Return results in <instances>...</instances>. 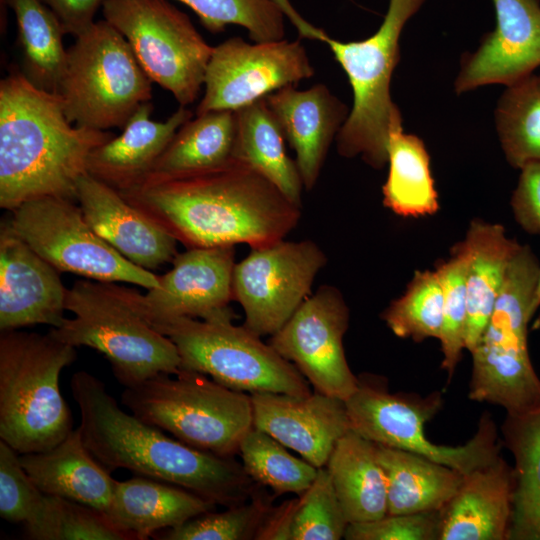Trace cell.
Masks as SVG:
<instances>
[{"label": "cell", "mask_w": 540, "mask_h": 540, "mask_svg": "<svg viewBox=\"0 0 540 540\" xmlns=\"http://www.w3.org/2000/svg\"><path fill=\"white\" fill-rule=\"evenodd\" d=\"M70 388L80 412L83 442L109 472L126 469L226 508L260 491L262 486L248 476L242 463L194 448L125 412L89 372L73 374Z\"/></svg>", "instance_id": "7a4b0ae2"}, {"label": "cell", "mask_w": 540, "mask_h": 540, "mask_svg": "<svg viewBox=\"0 0 540 540\" xmlns=\"http://www.w3.org/2000/svg\"><path fill=\"white\" fill-rule=\"evenodd\" d=\"M468 253L465 349L479 341L500 295L510 263L521 244L504 226L474 219L461 241Z\"/></svg>", "instance_id": "4316f807"}, {"label": "cell", "mask_w": 540, "mask_h": 540, "mask_svg": "<svg viewBox=\"0 0 540 540\" xmlns=\"http://www.w3.org/2000/svg\"><path fill=\"white\" fill-rule=\"evenodd\" d=\"M121 403L144 422L221 457L238 454L253 427L250 394L192 370L159 374L124 387Z\"/></svg>", "instance_id": "52a82bcc"}, {"label": "cell", "mask_w": 540, "mask_h": 540, "mask_svg": "<svg viewBox=\"0 0 540 540\" xmlns=\"http://www.w3.org/2000/svg\"><path fill=\"white\" fill-rule=\"evenodd\" d=\"M348 524L328 470L318 468L314 481L297 500L291 540H339Z\"/></svg>", "instance_id": "b9f144b4"}, {"label": "cell", "mask_w": 540, "mask_h": 540, "mask_svg": "<svg viewBox=\"0 0 540 540\" xmlns=\"http://www.w3.org/2000/svg\"><path fill=\"white\" fill-rule=\"evenodd\" d=\"M253 427L297 452L316 468L324 467L337 441L351 429L344 401L314 391L307 396L250 394Z\"/></svg>", "instance_id": "ffe728a7"}, {"label": "cell", "mask_w": 540, "mask_h": 540, "mask_svg": "<svg viewBox=\"0 0 540 540\" xmlns=\"http://www.w3.org/2000/svg\"><path fill=\"white\" fill-rule=\"evenodd\" d=\"M514 497V469L499 455L463 476L439 511L438 540L509 539Z\"/></svg>", "instance_id": "603a6c76"}, {"label": "cell", "mask_w": 540, "mask_h": 540, "mask_svg": "<svg viewBox=\"0 0 540 540\" xmlns=\"http://www.w3.org/2000/svg\"><path fill=\"white\" fill-rule=\"evenodd\" d=\"M172 263V269L158 276V285L144 295L120 286L143 318H233L229 303L234 300V246L188 248Z\"/></svg>", "instance_id": "e0dca14e"}, {"label": "cell", "mask_w": 540, "mask_h": 540, "mask_svg": "<svg viewBox=\"0 0 540 540\" xmlns=\"http://www.w3.org/2000/svg\"><path fill=\"white\" fill-rule=\"evenodd\" d=\"M19 456L27 474L44 494L104 514L108 510L118 481L87 449L79 426L55 447Z\"/></svg>", "instance_id": "d4e9b609"}, {"label": "cell", "mask_w": 540, "mask_h": 540, "mask_svg": "<svg viewBox=\"0 0 540 540\" xmlns=\"http://www.w3.org/2000/svg\"><path fill=\"white\" fill-rule=\"evenodd\" d=\"M496 130L510 166L540 161V74L509 86L495 109Z\"/></svg>", "instance_id": "836d02e7"}, {"label": "cell", "mask_w": 540, "mask_h": 540, "mask_svg": "<svg viewBox=\"0 0 540 540\" xmlns=\"http://www.w3.org/2000/svg\"><path fill=\"white\" fill-rule=\"evenodd\" d=\"M439 511L386 514L368 522L349 523L344 538L347 540H438Z\"/></svg>", "instance_id": "ee69618b"}, {"label": "cell", "mask_w": 540, "mask_h": 540, "mask_svg": "<svg viewBox=\"0 0 540 540\" xmlns=\"http://www.w3.org/2000/svg\"><path fill=\"white\" fill-rule=\"evenodd\" d=\"M325 467L349 523L387 514V480L376 443L350 429L337 441Z\"/></svg>", "instance_id": "83f0119b"}, {"label": "cell", "mask_w": 540, "mask_h": 540, "mask_svg": "<svg viewBox=\"0 0 540 540\" xmlns=\"http://www.w3.org/2000/svg\"><path fill=\"white\" fill-rule=\"evenodd\" d=\"M467 269L468 253L462 242L454 245L450 257L437 262L435 267L444 295L443 326L438 339L443 354L441 367L448 373L449 379L465 349Z\"/></svg>", "instance_id": "60d3db41"}, {"label": "cell", "mask_w": 540, "mask_h": 540, "mask_svg": "<svg viewBox=\"0 0 540 540\" xmlns=\"http://www.w3.org/2000/svg\"><path fill=\"white\" fill-rule=\"evenodd\" d=\"M6 222L59 272L100 282H127L150 289L158 276L135 265L102 239L86 222L76 201L44 197L27 201Z\"/></svg>", "instance_id": "4fadbf2b"}, {"label": "cell", "mask_w": 540, "mask_h": 540, "mask_svg": "<svg viewBox=\"0 0 540 540\" xmlns=\"http://www.w3.org/2000/svg\"><path fill=\"white\" fill-rule=\"evenodd\" d=\"M190 7L213 33L235 24L257 43L284 39V13L276 0H177Z\"/></svg>", "instance_id": "ab89813d"}, {"label": "cell", "mask_w": 540, "mask_h": 540, "mask_svg": "<svg viewBox=\"0 0 540 540\" xmlns=\"http://www.w3.org/2000/svg\"><path fill=\"white\" fill-rule=\"evenodd\" d=\"M502 433L515 463V515L540 497V400L520 412L507 413Z\"/></svg>", "instance_id": "f35d334b"}, {"label": "cell", "mask_w": 540, "mask_h": 540, "mask_svg": "<svg viewBox=\"0 0 540 540\" xmlns=\"http://www.w3.org/2000/svg\"><path fill=\"white\" fill-rule=\"evenodd\" d=\"M153 105L141 104L119 136L95 148L87 162V172L119 192L140 183L169 144L177 130L192 118L180 106L166 121L150 119Z\"/></svg>", "instance_id": "cb8c5ba5"}, {"label": "cell", "mask_w": 540, "mask_h": 540, "mask_svg": "<svg viewBox=\"0 0 540 540\" xmlns=\"http://www.w3.org/2000/svg\"><path fill=\"white\" fill-rule=\"evenodd\" d=\"M539 273L537 256L529 245L521 244L485 330L470 352L471 400L499 405L507 413L520 412L540 400V379L528 348Z\"/></svg>", "instance_id": "8992f818"}, {"label": "cell", "mask_w": 540, "mask_h": 540, "mask_svg": "<svg viewBox=\"0 0 540 540\" xmlns=\"http://www.w3.org/2000/svg\"><path fill=\"white\" fill-rule=\"evenodd\" d=\"M388 176L382 187L383 204L402 217H423L439 209L438 193L430 169V156L424 142L405 134L402 122L390 131Z\"/></svg>", "instance_id": "1f68e13d"}, {"label": "cell", "mask_w": 540, "mask_h": 540, "mask_svg": "<svg viewBox=\"0 0 540 540\" xmlns=\"http://www.w3.org/2000/svg\"><path fill=\"white\" fill-rule=\"evenodd\" d=\"M496 26L462 56L457 94L490 84L509 86L540 66L539 0H492Z\"/></svg>", "instance_id": "ac0fdd59"}, {"label": "cell", "mask_w": 540, "mask_h": 540, "mask_svg": "<svg viewBox=\"0 0 540 540\" xmlns=\"http://www.w3.org/2000/svg\"><path fill=\"white\" fill-rule=\"evenodd\" d=\"M441 402L439 392L425 398L390 393L381 380L360 376L357 389L345 404L351 429L366 439L424 456L463 475L500 455L496 425L489 413L482 415L476 433L463 445H437L429 440L424 426Z\"/></svg>", "instance_id": "8fae6325"}, {"label": "cell", "mask_w": 540, "mask_h": 540, "mask_svg": "<svg viewBox=\"0 0 540 540\" xmlns=\"http://www.w3.org/2000/svg\"><path fill=\"white\" fill-rule=\"evenodd\" d=\"M60 22L65 34L77 37L94 24V17L106 0H40Z\"/></svg>", "instance_id": "bcb514c9"}, {"label": "cell", "mask_w": 540, "mask_h": 540, "mask_svg": "<svg viewBox=\"0 0 540 540\" xmlns=\"http://www.w3.org/2000/svg\"><path fill=\"white\" fill-rule=\"evenodd\" d=\"M326 261L311 240L253 247L233 271V299L243 308L244 326L260 337L277 332L310 295Z\"/></svg>", "instance_id": "5bb4252c"}, {"label": "cell", "mask_w": 540, "mask_h": 540, "mask_svg": "<svg viewBox=\"0 0 540 540\" xmlns=\"http://www.w3.org/2000/svg\"><path fill=\"white\" fill-rule=\"evenodd\" d=\"M113 137L72 125L60 94L13 67L0 81V207L12 211L44 197L76 201L91 152Z\"/></svg>", "instance_id": "3957f363"}, {"label": "cell", "mask_w": 540, "mask_h": 540, "mask_svg": "<svg viewBox=\"0 0 540 540\" xmlns=\"http://www.w3.org/2000/svg\"><path fill=\"white\" fill-rule=\"evenodd\" d=\"M265 100L296 153L304 188L311 190L350 111L324 84L306 90L286 86L267 95Z\"/></svg>", "instance_id": "7402d4cb"}, {"label": "cell", "mask_w": 540, "mask_h": 540, "mask_svg": "<svg viewBox=\"0 0 540 540\" xmlns=\"http://www.w3.org/2000/svg\"><path fill=\"white\" fill-rule=\"evenodd\" d=\"M425 0H389L378 30L360 41L342 42L298 15L291 22L301 37L325 42L345 71L353 91V106L336 137L337 152L345 158L360 156L375 169L388 162L391 128L402 122L392 101L390 84L400 60L399 39L407 21Z\"/></svg>", "instance_id": "277c9868"}, {"label": "cell", "mask_w": 540, "mask_h": 540, "mask_svg": "<svg viewBox=\"0 0 540 540\" xmlns=\"http://www.w3.org/2000/svg\"><path fill=\"white\" fill-rule=\"evenodd\" d=\"M314 74L304 46L285 39L250 44L232 37L215 46L196 115L236 111Z\"/></svg>", "instance_id": "9a60e30c"}, {"label": "cell", "mask_w": 540, "mask_h": 540, "mask_svg": "<svg viewBox=\"0 0 540 540\" xmlns=\"http://www.w3.org/2000/svg\"><path fill=\"white\" fill-rule=\"evenodd\" d=\"M216 504L174 484L138 476L118 481L107 518L131 540L182 525Z\"/></svg>", "instance_id": "484cf974"}, {"label": "cell", "mask_w": 540, "mask_h": 540, "mask_svg": "<svg viewBox=\"0 0 540 540\" xmlns=\"http://www.w3.org/2000/svg\"><path fill=\"white\" fill-rule=\"evenodd\" d=\"M443 310L444 295L437 272L416 270L405 292L389 304L381 318L397 337L421 342L440 338Z\"/></svg>", "instance_id": "d590c367"}, {"label": "cell", "mask_w": 540, "mask_h": 540, "mask_svg": "<svg viewBox=\"0 0 540 540\" xmlns=\"http://www.w3.org/2000/svg\"><path fill=\"white\" fill-rule=\"evenodd\" d=\"M248 476L278 497L286 493L302 495L314 481L318 468L290 454L267 433L252 427L243 437L239 453Z\"/></svg>", "instance_id": "e575fe53"}, {"label": "cell", "mask_w": 540, "mask_h": 540, "mask_svg": "<svg viewBox=\"0 0 540 540\" xmlns=\"http://www.w3.org/2000/svg\"><path fill=\"white\" fill-rule=\"evenodd\" d=\"M236 129L233 110L196 115L177 130L144 179L182 175L226 164L233 159Z\"/></svg>", "instance_id": "4dcf8cb0"}, {"label": "cell", "mask_w": 540, "mask_h": 540, "mask_svg": "<svg viewBox=\"0 0 540 540\" xmlns=\"http://www.w3.org/2000/svg\"><path fill=\"white\" fill-rule=\"evenodd\" d=\"M76 347L19 330L0 334V439L19 454L49 450L73 430L60 375Z\"/></svg>", "instance_id": "5b68a950"}, {"label": "cell", "mask_w": 540, "mask_h": 540, "mask_svg": "<svg viewBox=\"0 0 540 540\" xmlns=\"http://www.w3.org/2000/svg\"><path fill=\"white\" fill-rule=\"evenodd\" d=\"M14 12L21 69L36 87L59 94L66 65L65 35L53 12L40 0H1Z\"/></svg>", "instance_id": "d6a6232c"}, {"label": "cell", "mask_w": 540, "mask_h": 540, "mask_svg": "<svg viewBox=\"0 0 540 540\" xmlns=\"http://www.w3.org/2000/svg\"><path fill=\"white\" fill-rule=\"evenodd\" d=\"M65 308L73 318H65L49 333L63 343L104 354L124 387L181 369L174 343L144 319L113 282L77 280L67 289Z\"/></svg>", "instance_id": "ba28073f"}, {"label": "cell", "mask_w": 540, "mask_h": 540, "mask_svg": "<svg viewBox=\"0 0 540 540\" xmlns=\"http://www.w3.org/2000/svg\"><path fill=\"white\" fill-rule=\"evenodd\" d=\"M349 309L341 292L328 285L309 295L269 344L290 361L314 391L346 401L357 389L343 347Z\"/></svg>", "instance_id": "2e32d148"}, {"label": "cell", "mask_w": 540, "mask_h": 540, "mask_svg": "<svg viewBox=\"0 0 540 540\" xmlns=\"http://www.w3.org/2000/svg\"><path fill=\"white\" fill-rule=\"evenodd\" d=\"M59 271L22 240L6 221L0 228V330L64 321L67 288Z\"/></svg>", "instance_id": "d6986e66"}, {"label": "cell", "mask_w": 540, "mask_h": 540, "mask_svg": "<svg viewBox=\"0 0 540 540\" xmlns=\"http://www.w3.org/2000/svg\"><path fill=\"white\" fill-rule=\"evenodd\" d=\"M76 201L89 226L135 265L154 270L178 254L172 235L88 173L78 182Z\"/></svg>", "instance_id": "44dd1931"}, {"label": "cell", "mask_w": 540, "mask_h": 540, "mask_svg": "<svg viewBox=\"0 0 540 540\" xmlns=\"http://www.w3.org/2000/svg\"><path fill=\"white\" fill-rule=\"evenodd\" d=\"M533 308L535 312H538L537 318L533 324L532 329H540V273L538 278V283L533 300Z\"/></svg>", "instance_id": "681fc988"}, {"label": "cell", "mask_w": 540, "mask_h": 540, "mask_svg": "<svg viewBox=\"0 0 540 540\" xmlns=\"http://www.w3.org/2000/svg\"><path fill=\"white\" fill-rule=\"evenodd\" d=\"M102 13L128 41L152 82L180 106L196 100L214 47L185 13L167 0H106Z\"/></svg>", "instance_id": "7c38bea8"}, {"label": "cell", "mask_w": 540, "mask_h": 540, "mask_svg": "<svg viewBox=\"0 0 540 540\" xmlns=\"http://www.w3.org/2000/svg\"><path fill=\"white\" fill-rule=\"evenodd\" d=\"M387 480V514L441 510L458 490L463 474L424 456L376 443Z\"/></svg>", "instance_id": "f1b7e54d"}, {"label": "cell", "mask_w": 540, "mask_h": 540, "mask_svg": "<svg viewBox=\"0 0 540 540\" xmlns=\"http://www.w3.org/2000/svg\"><path fill=\"white\" fill-rule=\"evenodd\" d=\"M297 499L284 502L273 507L265 520L257 539H291V525Z\"/></svg>", "instance_id": "7dc6e473"}, {"label": "cell", "mask_w": 540, "mask_h": 540, "mask_svg": "<svg viewBox=\"0 0 540 540\" xmlns=\"http://www.w3.org/2000/svg\"><path fill=\"white\" fill-rule=\"evenodd\" d=\"M120 193L187 248L274 243L301 217V207L236 159L202 171L146 178Z\"/></svg>", "instance_id": "6da1fadb"}, {"label": "cell", "mask_w": 540, "mask_h": 540, "mask_svg": "<svg viewBox=\"0 0 540 540\" xmlns=\"http://www.w3.org/2000/svg\"><path fill=\"white\" fill-rule=\"evenodd\" d=\"M511 540H540V497L522 512L513 515Z\"/></svg>", "instance_id": "c3c4849f"}, {"label": "cell", "mask_w": 540, "mask_h": 540, "mask_svg": "<svg viewBox=\"0 0 540 540\" xmlns=\"http://www.w3.org/2000/svg\"><path fill=\"white\" fill-rule=\"evenodd\" d=\"M232 319L146 320L174 343L181 369L200 372L228 388L249 394L311 393L309 382L294 364L244 325H234Z\"/></svg>", "instance_id": "30bf717a"}, {"label": "cell", "mask_w": 540, "mask_h": 540, "mask_svg": "<svg viewBox=\"0 0 540 540\" xmlns=\"http://www.w3.org/2000/svg\"><path fill=\"white\" fill-rule=\"evenodd\" d=\"M235 112L233 159L253 167L301 207L304 186L300 173L286 152L285 137L265 98Z\"/></svg>", "instance_id": "f546056e"}, {"label": "cell", "mask_w": 540, "mask_h": 540, "mask_svg": "<svg viewBox=\"0 0 540 540\" xmlns=\"http://www.w3.org/2000/svg\"><path fill=\"white\" fill-rule=\"evenodd\" d=\"M23 525L26 538L33 540H131L103 512L50 495L45 496L38 514Z\"/></svg>", "instance_id": "8d00e7d4"}, {"label": "cell", "mask_w": 540, "mask_h": 540, "mask_svg": "<svg viewBox=\"0 0 540 540\" xmlns=\"http://www.w3.org/2000/svg\"><path fill=\"white\" fill-rule=\"evenodd\" d=\"M75 38L59 90L67 119L97 130L123 129L151 100L152 80L125 37L105 19Z\"/></svg>", "instance_id": "9c48e42d"}, {"label": "cell", "mask_w": 540, "mask_h": 540, "mask_svg": "<svg viewBox=\"0 0 540 540\" xmlns=\"http://www.w3.org/2000/svg\"><path fill=\"white\" fill-rule=\"evenodd\" d=\"M45 496L22 466L19 453L0 440L1 518L10 523H27L38 514Z\"/></svg>", "instance_id": "7bdbcfd3"}, {"label": "cell", "mask_w": 540, "mask_h": 540, "mask_svg": "<svg viewBox=\"0 0 540 540\" xmlns=\"http://www.w3.org/2000/svg\"><path fill=\"white\" fill-rule=\"evenodd\" d=\"M272 499L260 490L248 501L227 507L225 511H209L182 525L157 532L161 540H248L257 536L271 512Z\"/></svg>", "instance_id": "74e56055"}, {"label": "cell", "mask_w": 540, "mask_h": 540, "mask_svg": "<svg viewBox=\"0 0 540 540\" xmlns=\"http://www.w3.org/2000/svg\"><path fill=\"white\" fill-rule=\"evenodd\" d=\"M510 206L516 223L532 235H540V161L520 169Z\"/></svg>", "instance_id": "f6af8a7d"}]
</instances>
